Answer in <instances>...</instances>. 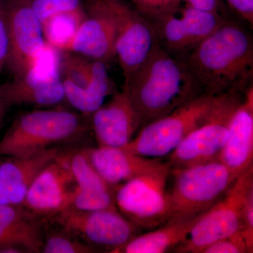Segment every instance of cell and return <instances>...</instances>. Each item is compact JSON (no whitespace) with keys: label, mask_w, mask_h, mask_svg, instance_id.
I'll return each mask as SVG.
<instances>
[{"label":"cell","mask_w":253,"mask_h":253,"mask_svg":"<svg viewBox=\"0 0 253 253\" xmlns=\"http://www.w3.org/2000/svg\"><path fill=\"white\" fill-rule=\"evenodd\" d=\"M174 184L168 191L169 219L199 217L227 192L236 178L220 161L171 168Z\"/></svg>","instance_id":"277c9868"},{"label":"cell","mask_w":253,"mask_h":253,"mask_svg":"<svg viewBox=\"0 0 253 253\" xmlns=\"http://www.w3.org/2000/svg\"><path fill=\"white\" fill-rule=\"evenodd\" d=\"M171 168L136 176L114 189L115 205L138 229L151 230L169 219V194L166 189Z\"/></svg>","instance_id":"ba28073f"},{"label":"cell","mask_w":253,"mask_h":253,"mask_svg":"<svg viewBox=\"0 0 253 253\" xmlns=\"http://www.w3.org/2000/svg\"><path fill=\"white\" fill-rule=\"evenodd\" d=\"M123 89L140 117V128L204 94L185 61L160 47Z\"/></svg>","instance_id":"7a4b0ae2"},{"label":"cell","mask_w":253,"mask_h":253,"mask_svg":"<svg viewBox=\"0 0 253 253\" xmlns=\"http://www.w3.org/2000/svg\"><path fill=\"white\" fill-rule=\"evenodd\" d=\"M199 217L168 221L159 227L142 234H137L126 244L111 253H163L174 251L184 242Z\"/></svg>","instance_id":"44dd1931"},{"label":"cell","mask_w":253,"mask_h":253,"mask_svg":"<svg viewBox=\"0 0 253 253\" xmlns=\"http://www.w3.org/2000/svg\"><path fill=\"white\" fill-rule=\"evenodd\" d=\"M217 160L235 177L253 165V85L245 91L242 101L231 117L227 139Z\"/></svg>","instance_id":"d6986e66"},{"label":"cell","mask_w":253,"mask_h":253,"mask_svg":"<svg viewBox=\"0 0 253 253\" xmlns=\"http://www.w3.org/2000/svg\"><path fill=\"white\" fill-rule=\"evenodd\" d=\"M252 190L253 165L239 174L222 198L199 216L174 252L200 253L214 241L239 231L243 208Z\"/></svg>","instance_id":"8992f818"},{"label":"cell","mask_w":253,"mask_h":253,"mask_svg":"<svg viewBox=\"0 0 253 253\" xmlns=\"http://www.w3.org/2000/svg\"><path fill=\"white\" fill-rule=\"evenodd\" d=\"M184 61L204 94L244 92L253 85V36L244 25L226 20Z\"/></svg>","instance_id":"6da1fadb"},{"label":"cell","mask_w":253,"mask_h":253,"mask_svg":"<svg viewBox=\"0 0 253 253\" xmlns=\"http://www.w3.org/2000/svg\"><path fill=\"white\" fill-rule=\"evenodd\" d=\"M98 249L91 245L81 242L63 234H52L43 243L42 253H89L97 252Z\"/></svg>","instance_id":"484cf974"},{"label":"cell","mask_w":253,"mask_h":253,"mask_svg":"<svg viewBox=\"0 0 253 253\" xmlns=\"http://www.w3.org/2000/svg\"><path fill=\"white\" fill-rule=\"evenodd\" d=\"M245 91H231L217 96L204 122L168 156L167 162L171 168L188 167L217 160L227 139L231 117L242 101Z\"/></svg>","instance_id":"52a82bcc"},{"label":"cell","mask_w":253,"mask_h":253,"mask_svg":"<svg viewBox=\"0 0 253 253\" xmlns=\"http://www.w3.org/2000/svg\"><path fill=\"white\" fill-rule=\"evenodd\" d=\"M85 124L77 113L65 110H40L25 113L0 141V155L28 156L55 147L81 135Z\"/></svg>","instance_id":"3957f363"},{"label":"cell","mask_w":253,"mask_h":253,"mask_svg":"<svg viewBox=\"0 0 253 253\" xmlns=\"http://www.w3.org/2000/svg\"><path fill=\"white\" fill-rule=\"evenodd\" d=\"M236 14L250 28L253 26V0H224Z\"/></svg>","instance_id":"4dcf8cb0"},{"label":"cell","mask_w":253,"mask_h":253,"mask_svg":"<svg viewBox=\"0 0 253 253\" xmlns=\"http://www.w3.org/2000/svg\"><path fill=\"white\" fill-rule=\"evenodd\" d=\"M240 231L244 236L249 253L253 252V190L249 193L241 213Z\"/></svg>","instance_id":"f546056e"},{"label":"cell","mask_w":253,"mask_h":253,"mask_svg":"<svg viewBox=\"0 0 253 253\" xmlns=\"http://www.w3.org/2000/svg\"><path fill=\"white\" fill-rule=\"evenodd\" d=\"M200 253H249L246 241L239 230L227 237L217 240Z\"/></svg>","instance_id":"f1b7e54d"},{"label":"cell","mask_w":253,"mask_h":253,"mask_svg":"<svg viewBox=\"0 0 253 253\" xmlns=\"http://www.w3.org/2000/svg\"><path fill=\"white\" fill-rule=\"evenodd\" d=\"M86 15L79 28L69 53L91 61L109 63L115 55L114 21L103 0H87Z\"/></svg>","instance_id":"9a60e30c"},{"label":"cell","mask_w":253,"mask_h":253,"mask_svg":"<svg viewBox=\"0 0 253 253\" xmlns=\"http://www.w3.org/2000/svg\"><path fill=\"white\" fill-rule=\"evenodd\" d=\"M75 186L68 167L67 151H61L36 176L22 206L32 214L57 216L71 208Z\"/></svg>","instance_id":"5bb4252c"},{"label":"cell","mask_w":253,"mask_h":253,"mask_svg":"<svg viewBox=\"0 0 253 253\" xmlns=\"http://www.w3.org/2000/svg\"><path fill=\"white\" fill-rule=\"evenodd\" d=\"M41 226L22 206L0 204V249L17 247L26 253L42 251Z\"/></svg>","instance_id":"ffe728a7"},{"label":"cell","mask_w":253,"mask_h":253,"mask_svg":"<svg viewBox=\"0 0 253 253\" xmlns=\"http://www.w3.org/2000/svg\"><path fill=\"white\" fill-rule=\"evenodd\" d=\"M2 96L9 104L51 106L65 99L61 71L56 61L40 56L21 76L2 87Z\"/></svg>","instance_id":"4fadbf2b"},{"label":"cell","mask_w":253,"mask_h":253,"mask_svg":"<svg viewBox=\"0 0 253 253\" xmlns=\"http://www.w3.org/2000/svg\"><path fill=\"white\" fill-rule=\"evenodd\" d=\"M226 20L228 18L220 13L204 11L186 4L149 21L159 47L184 61L196 46Z\"/></svg>","instance_id":"30bf717a"},{"label":"cell","mask_w":253,"mask_h":253,"mask_svg":"<svg viewBox=\"0 0 253 253\" xmlns=\"http://www.w3.org/2000/svg\"><path fill=\"white\" fill-rule=\"evenodd\" d=\"M68 167L76 186L82 189H111L93 167L85 149L67 151Z\"/></svg>","instance_id":"cb8c5ba5"},{"label":"cell","mask_w":253,"mask_h":253,"mask_svg":"<svg viewBox=\"0 0 253 253\" xmlns=\"http://www.w3.org/2000/svg\"><path fill=\"white\" fill-rule=\"evenodd\" d=\"M31 5L42 24L54 15L83 7L81 0H31Z\"/></svg>","instance_id":"4316f807"},{"label":"cell","mask_w":253,"mask_h":253,"mask_svg":"<svg viewBox=\"0 0 253 253\" xmlns=\"http://www.w3.org/2000/svg\"><path fill=\"white\" fill-rule=\"evenodd\" d=\"M57 217L68 233L81 237L95 248L109 249V253L130 241L139 230L116 207L94 211L68 208Z\"/></svg>","instance_id":"8fae6325"},{"label":"cell","mask_w":253,"mask_h":253,"mask_svg":"<svg viewBox=\"0 0 253 253\" xmlns=\"http://www.w3.org/2000/svg\"><path fill=\"white\" fill-rule=\"evenodd\" d=\"M4 6L9 41L6 66L16 78L27 71L46 42L31 0H5Z\"/></svg>","instance_id":"7c38bea8"},{"label":"cell","mask_w":253,"mask_h":253,"mask_svg":"<svg viewBox=\"0 0 253 253\" xmlns=\"http://www.w3.org/2000/svg\"><path fill=\"white\" fill-rule=\"evenodd\" d=\"M114 189H87L75 186L71 208L79 211H94L116 207Z\"/></svg>","instance_id":"d4e9b609"},{"label":"cell","mask_w":253,"mask_h":253,"mask_svg":"<svg viewBox=\"0 0 253 253\" xmlns=\"http://www.w3.org/2000/svg\"><path fill=\"white\" fill-rule=\"evenodd\" d=\"M65 99L75 109L86 116H91L104 104L111 94L113 86L106 63L92 61V78L90 84L85 89L63 87Z\"/></svg>","instance_id":"7402d4cb"},{"label":"cell","mask_w":253,"mask_h":253,"mask_svg":"<svg viewBox=\"0 0 253 253\" xmlns=\"http://www.w3.org/2000/svg\"><path fill=\"white\" fill-rule=\"evenodd\" d=\"M84 8L54 15L42 24L44 41L58 51L68 52L82 21Z\"/></svg>","instance_id":"603a6c76"},{"label":"cell","mask_w":253,"mask_h":253,"mask_svg":"<svg viewBox=\"0 0 253 253\" xmlns=\"http://www.w3.org/2000/svg\"><path fill=\"white\" fill-rule=\"evenodd\" d=\"M217 96L200 95L172 113L147 123L122 148L144 157L159 159L169 156L189 133L204 122Z\"/></svg>","instance_id":"5b68a950"},{"label":"cell","mask_w":253,"mask_h":253,"mask_svg":"<svg viewBox=\"0 0 253 253\" xmlns=\"http://www.w3.org/2000/svg\"><path fill=\"white\" fill-rule=\"evenodd\" d=\"M57 147L28 156L8 157L0 164V204L23 206L38 174L59 156Z\"/></svg>","instance_id":"ac0fdd59"},{"label":"cell","mask_w":253,"mask_h":253,"mask_svg":"<svg viewBox=\"0 0 253 253\" xmlns=\"http://www.w3.org/2000/svg\"><path fill=\"white\" fill-rule=\"evenodd\" d=\"M88 158L100 176L116 188L131 179L154 172L167 166L157 158L144 157L123 148L98 146L85 149Z\"/></svg>","instance_id":"e0dca14e"},{"label":"cell","mask_w":253,"mask_h":253,"mask_svg":"<svg viewBox=\"0 0 253 253\" xmlns=\"http://www.w3.org/2000/svg\"><path fill=\"white\" fill-rule=\"evenodd\" d=\"M135 9L149 20L173 12L182 6V0H130Z\"/></svg>","instance_id":"83f0119b"},{"label":"cell","mask_w":253,"mask_h":253,"mask_svg":"<svg viewBox=\"0 0 253 253\" xmlns=\"http://www.w3.org/2000/svg\"><path fill=\"white\" fill-rule=\"evenodd\" d=\"M224 0H182L186 4L196 9L220 13L222 11V1Z\"/></svg>","instance_id":"d6a6232c"},{"label":"cell","mask_w":253,"mask_h":253,"mask_svg":"<svg viewBox=\"0 0 253 253\" xmlns=\"http://www.w3.org/2000/svg\"><path fill=\"white\" fill-rule=\"evenodd\" d=\"M4 3L0 4V71L6 66L9 50V34Z\"/></svg>","instance_id":"1f68e13d"},{"label":"cell","mask_w":253,"mask_h":253,"mask_svg":"<svg viewBox=\"0 0 253 253\" xmlns=\"http://www.w3.org/2000/svg\"><path fill=\"white\" fill-rule=\"evenodd\" d=\"M91 128L99 146L124 147L140 129L141 120L124 89L91 116Z\"/></svg>","instance_id":"2e32d148"},{"label":"cell","mask_w":253,"mask_h":253,"mask_svg":"<svg viewBox=\"0 0 253 253\" xmlns=\"http://www.w3.org/2000/svg\"><path fill=\"white\" fill-rule=\"evenodd\" d=\"M116 29L115 55L127 81L159 47L152 23L123 0H103Z\"/></svg>","instance_id":"9c48e42d"}]
</instances>
